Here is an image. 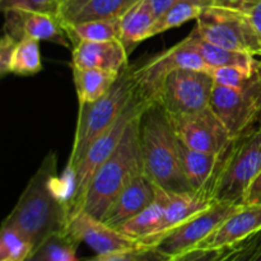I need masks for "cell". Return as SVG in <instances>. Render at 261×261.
<instances>
[{"instance_id":"obj_1","label":"cell","mask_w":261,"mask_h":261,"mask_svg":"<svg viewBox=\"0 0 261 261\" xmlns=\"http://www.w3.org/2000/svg\"><path fill=\"white\" fill-rule=\"evenodd\" d=\"M69 218L70 208L61 194L58 177V158L51 150L3 223L24 233L36 250L50 236L66 231Z\"/></svg>"},{"instance_id":"obj_2","label":"cell","mask_w":261,"mask_h":261,"mask_svg":"<svg viewBox=\"0 0 261 261\" xmlns=\"http://www.w3.org/2000/svg\"><path fill=\"white\" fill-rule=\"evenodd\" d=\"M139 140L142 170L155 186L168 193L194 191L181 167L177 137L160 103L143 112Z\"/></svg>"},{"instance_id":"obj_3","label":"cell","mask_w":261,"mask_h":261,"mask_svg":"<svg viewBox=\"0 0 261 261\" xmlns=\"http://www.w3.org/2000/svg\"><path fill=\"white\" fill-rule=\"evenodd\" d=\"M143 112L130 121L120 144L96 171L76 212L84 211L103 219L125 186L143 172L139 140Z\"/></svg>"},{"instance_id":"obj_4","label":"cell","mask_w":261,"mask_h":261,"mask_svg":"<svg viewBox=\"0 0 261 261\" xmlns=\"http://www.w3.org/2000/svg\"><path fill=\"white\" fill-rule=\"evenodd\" d=\"M134 96L132 69L127 68L120 74L114 87L102 98L92 103L79 105L75 135L65 168L75 173L88 148L112 126Z\"/></svg>"},{"instance_id":"obj_5","label":"cell","mask_w":261,"mask_h":261,"mask_svg":"<svg viewBox=\"0 0 261 261\" xmlns=\"http://www.w3.org/2000/svg\"><path fill=\"white\" fill-rule=\"evenodd\" d=\"M261 171V126L234 138L222 157L209 194L214 201L241 204Z\"/></svg>"},{"instance_id":"obj_6","label":"cell","mask_w":261,"mask_h":261,"mask_svg":"<svg viewBox=\"0 0 261 261\" xmlns=\"http://www.w3.org/2000/svg\"><path fill=\"white\" fill-rule=\"evenodd\" d=\"M211 109L233 139L261 126V61L244 86L232 88L214 84Z\"/></svg>"},{"instance_id":"obj_7","label":"cell","mask_w":261,"mask_h":261,"mask_svg":"<svg viewBox=\"0 0 261 261\" xmlns=\"http://www.w3.org/2000/svg\"><path fill=\"white\" fill-rule=\"evenodd\" d=\"M177 69L209 71L206 64L194 47L190 35L172 47L153 56L140 68L132 70L138 98L148 106L157 103L166 79Z\"/></svg>"},{"instance_id":"obj_8","label":"cell","mask_w":261,"mask_h":261,"mask_svg":"<svg viewBox=\"0 0 261 261\" xmlns=\"http://www.w3.org/2000/svg\"><path fill=\"white\" fill-rule=\"evenodd\" d=\"M195 30L214 45L261 55V37L249 18L239 10L211 5L198 17Z\"/></svg>"},{"instance_id":"obj_9","label":"cell","mask_w":261,"mask_h":261,"mask_svg":"<svg viewBox=\"0 0 261 261\" xmlns=\"http://www.w3.org/2000/svg\"><path fill=\"white\" fill-rule=\"evenodd\" d=\"M213 88L209 71L177 69L166 79L157 103L170 117L195 114L211 107Z\"/></svg>"},{"instance_id":"obj_10","label":"cell","mask_w":261,"mask_h":261,"mask_svg":"<svg viewBox=\"0 0 261 261\" xmlns=\"http://www.w3.org/2000/svg\"><path fill=\"white\" fill-rule=\"evenodd\" d=\"M148 107L144 102L140 101L135 94L132 101L127 103L119 119L112 124L107 132H105L96 142L88 148L84 157L75 170V191H74L73 200L70 203V216L79 209L81 201L93 178L96 171L101 167L102 163L114 153L117 145L121 142L127 125L140 112Z\"/></svg>"},{"instance_id":"obj_11","label":"cell","mask_w":261,"mask_h":261,"mask_svg":"<svg viewBox=\"0 0 261 261\" xmlns=\"http://www.w3.org/2000/svg\"><path fill=\"white\" fill-rule=\"evenodd\" d=\"M241 204L216 201L213 205L196 214L189 221L163 234L154 247L170 256H180L194 250L206 239L214 229L218 228L231 214L239 211Z\"/></svg>"},{"instance_id":"obj_12","label":"cell","mask_w":261,"mask_h":261,"mask_svg":"<svg viewBox=\"0 0 261 261\" xmlns=\"http://www.w3.org/2000/svg\"><path fill=\"white\" fill-rule=\"evenodd\" d=\"M170 121L176 137L191 149L222 154L233 140L211 107L195 114L170 117Z\"/></svg>"},{"instance_id":"obj_13","label":"cell","mask_w":261,"mask_h":261,"mask_svg":"<svg viewBox=\"0 0 261 261\" xmlns=\"http://www.w3.org/2000/svg\"><path fill=\"white\" fill-rule=\"evenodd\" d=\"M66 232L79 244L83 242L91 247L97 255L148 247L139 240L126 236L117 228L109 226L102 219L96 218L84 211L71 214Z\"/></svg>"},{"instance_id":"obj_14","label":"cell","mask_w":261,"mask_h":261,"mask_svg":"<svg viewBox=\"0 0 261 261\" xmlns=\"http://www.w3.org/2000/svg\"><path fill=\"white\" fill-rule=\"evenodd\" d=\"M4 35L13 40L35 38L69 47V36L60 17L28 10H4Z\"/></svg>"},{"instance_id":"obj_15","label":"cell","mask_w":261,"mask_h":261,"mask_svg":"<svg viewBox=\"0 0 261 261\" xmlns=\"http://www.w3.org/2000/svg\"><path fill=\"white\" fill-rule=\"evenodd\" d=\"M261 231V205H241L195 249L222 250L232 247Z\"/></svg>"},{"instance_id":"obj_16","label":"cell","mask_w":261,"mask_h":261,"mask_svg":"<svg viewBox=\"0 0 261 261\" xmlns=\"http://www.w3.org/2000/svg\"><path fill=\"white\" fill-rule=\"evenodd\" d=\"M126 48L120 40L81 41L73 45L71 66L101 69L121 74L127 69Z\"/></svg>"},{"instance_id":"obj_17","label":"cell","mask_w":261,"mask_h":261,"mask_svg":"<svg viewBox=\"0 0 261 261\" xmlns=\"http://www.w3.org/2000/svg\"><path fill=\"white\" fill-rule=\"evenodd\" d=\"M157 198V186L144 172H140L125 186L102 221L114 228L144 211Z\"/></svg>"},{"instance_id":"obj_18","label":"cell","mask_w":261,"mask_h":261,"mask_svg":"<svg viewBox=\"0 0 261 261\" xmlns=\"http://www.w3.org/2000/svg\"><path fill=\"white\" fill-rule=\"evenodd\" d=\"M216 201L212 199L211 194L205 190L189 191V193H168L165 216H163L160 229L154 236L142 240L140 242L145 246L153 247L163 234L182 224L184 222L189 221L196 214L208 209Z\"/></svg>"},{"instance_id":"obj_19","label":"cell","mask_w":261,"mask_h":261,"mask_svg":"<svg viewBox=\"0 0 261 261\" xmlns=\"http://www.w3.org/2000/svg\"><path fill=\"white\" fill-rule=\"evenodd\" d=\"M139 0H69L61 5L64 25L97 19L121 18Z\"/></svg>"},{"instance_id":"obj_20","label":"cell","mask_w":261,"mask_h":261,"mask_svg":"<svg viewBox=\"0 0 261 261\" xmlns=\"http://www.w3.org/2000/svg\"><path fill=\"white\" fill-rule=\"evenodd\" d=\"M177 142L181 167L191 189L194 191L205 190L209 193V189L216 177L217 171L219 170L222 157L226 150L222 154H212V153L191 149L178 138Z\"/></svg>"},{"instance_id":"obj_21","label":"cell","mask_w":261,"mask_h":261,"mask_svg":"<svg viewBox=\"0 0 261 261\" xmlns=\"http://www.w3.org/2000/svg\"><path fill=\"white\" fill-rule=\"evenodd\" d=\"M155 17L149 0H139L121 17V35L120 41L132 53L140 42L149 38L150 30L154 24Z\"/></svg>"},{"instance_id":"obj_22","label":"cell","mask_w":261,"mask_h":261,"mask_svg":"<svg viewBox=\"0 0 261 261\" xmlns=\"http://www.w3.org/2000/svg\"><path fill=\"white\" fill-rule=\"evenodd\" d=\"M167 196L168 191L157 186L155 200L150 205H148L144 211H142L137 216L125 222L124 224H121L117 229L126 236L139 240V241L150 236H154L160 229L163 216H165Z\"/></svg>"},{"instance_id":"obj_23","label":"cell","mask_w":261,"mask_h":261,"mask_svg":"<svg viewBox=\"0 0 261 261\" xmlns=\"http://www.w3.org/2000/svg\"><path fill=\"white\" fill-rule=\"evenodd\" d=\"M79 105L92 103L102 98L116 83L120 74L92 68L71 66Z\"/></svg>"},{"instance_id":"obj_24","label":"cell","mask_w":261,"mask_h":261,"mask_svg":"<svg viewBox=\"0 0 261 261\" xmlns=\"http://www.w3.org/2000/svg\"><path fill=\"white\" fill-rule=\"evenodd\" d=\"M191 41L198 51L199 55L201 56L204 63L209 68V70L213 68H221V66H228V65H240V66H254L257 63L254 55L249 53H242V51L229 50V48L221 47L218 45L209 42V41L204 40L198 31L194 30L190 33Z\"/></svg>"},{"instance_id":"obj_25","label":"cell","mask_w":261,"mask_h":261,"mask_svg":"<svg viewBox=\"0 0 261 261\" xmlns=\"http://www.w3.org/2000/svg\"><path fill=\"white\" fill-rule=\"evenodd\" d=\"M211 5H213L212 0H176L163 14L155 19L150 30L149 38L172 28L180 27L189 20L198 19L204 9Z\"/></svg>"},{"instance_id":"obj_26","label":"cell","mask_w":261,"mask_h":261,"mask_svg":"<svg viewBox=\"0 0 261 261\" xmlns=\"http://www.w3.org/2000/svg\"><path fill=\"white\" fill-rule=\"evenodd\" d=\"M64 27L73 45L81 41L120 40L121 18L88 20L76 24H66Z\"/></svg>"},{"instance_id":"obj_27","label":"cell","mask_w":261,"mask_h":261,"mask_svg":"<svg viewBox=\"0 0 261 261\" xmlns=\"http://www.w3.org/2000/svg\"><path fill=\"white\" fill-rule=\"evenodd\" d=\"M42 69L40 41L22 38L17 41L12 53L9 70L17 75H35Z\"/></svg>"},{"instance_id":"obj_28","label":"cell","mask_w":261,"mask_h":261,"mask_svg":"<svg viewBox=\"0 0 261 261\" xmlns=\"http://www.w3.org/2000/svg\"><path fill=\"white\" fill-rule=\"evenodd\" d=\"M78 246L79 242L64 231L48 237L36 250H38L45 261H78Z\"/></svg>"},{"instance_id":"obj_29","label":"cell","mask_w":261,"mask_h":261,"mask_svg":"<svg viewBox=\"0 0 261 261\" xmlns=\"http://www.w3.org/2000/svg\"><path fill=\"white\" fill-rule=\"evenodd\" d=\"M32 251V244L24 233L10 224L3 223L0 233V260L24 261Z\"/></svg>"},{"instance_id":"obj_30","label":"cell","mask_w":261,"mask_h":261,"mask_svg":"<svg viewBox=\"0 0 261 261\" xmlns=\"http://www.w3.org/2000/svg\"><path fill=\"white\" fill-rule=\"evenodd\" d=\"M259 60L254 66H240V65H228V66H221V68H213L209 70V74L213 78L214 84L217 86L223 87H232V88H237L241 87L251 78L254 74L255 69H256Z\"/></svg>"},{"instance_id":"obj_31","label":"cell","mask_w":261,"mask_h":261,"mask_svg":"<svg viewBox=\"0 0 261 261\" xmlns=\"http://www.w3.org/2000/svg\"><path fill=\"white\" fill-rule=\"evenodd\" d=\"M61 0H0L2 10L18 9L28 10V12L46 13V14L60 17Z\"/></svg>"},{"instance_id":"obj_32","label":"cell","mask_w":261,"mask_h":261,"mask_svg":"<svg viewBox=\"0 0 261 261\" xmlns=\"http://www.w3.org/2000/svg\"><path fill=\"white\" fill-rule=\"evenodd\" d=\"M232 247L222 250L194 249L180 255V256H176L173 261H222L229 254Z\"/></svg>"},{"instance_id":"obj_33","label":"cell","mask_w":261,"mask_h":261,"mask_svg":"<svg viewBox=\"0 0 261 261\" xmlns=\"http://www.w3.org/2000/svg\"><path fill=\"white\" fill-rule=\"evenodd\" d=\"M255 241H256V233L246 239L245 241L234 245L229 254L222 261H247L255 246Z\"/></svg>"},{"instance_id":"obj_34","label":"cell","mask_w":261,"mask_h":261,"mask_svg":"<svg viewBox=\"0 0 261 261\" xmlns=\"http://www.w3.org/2000/svg\"><path fill=\"white\" fill-rule=\"evenodd\" d=\"M17 41L13 40L8 35H3L2 41H0V73L2 75L10 74V59H12L13 48H14Z\"/></svg>"},{"instance_id":"obj_35","label":"cell","mask_w":261,"mask_h":261,"mask_svg":"<svg viewBox=\"0 0 261 261\" xmlns=\"http://www.w3.org/2000/svg\"><path fill=\"white\" fill-rule=\"evenodd\" d=\"M242 205H261V171L247 188Z\"/></svg>"},{"instance_id":"obj_36","label":"cell","mask_w":261,"mask_h":261,"mask_svg":"<svg viewBox=\"0 0 261 261\" xmlns=\"http://www.w3.org/2000/svg\"><path fill=\"white\" fill-rule=\"evenodd\" d=\"M241 13L249 18L252 27L261 37V0H252Z\"/></svg>"},{"instance_id":"obj_37","label":"cell","mask_w":261,"mask_h":261,"mask_svg":"<svg viewBox=\"0 0 261 261\" xmlns=\"http://www.w3.org/2000/svg\"><path fill=\"white\" fill-rule=\"evenodd\" d=\"M144 249H138V250H129V251H119V252H111V254H105V255H97V261H134L140 255V252Z\"/></svg>"},{"instance_id":"obj_38","label":"cell","mask_w":261,"mask_h":261,"mask_svg":"<svg viewBox=\"0 0 261 261\" xmlns=\"http://www.w3.org/2000/svg\"><path fill=\"white\" fill-rule=\"evenodd\" d=\"M175 257L170 256V255L165 254V252L160 251L157 247H147L140 252L139 256L134 261H173Z\"/></svg>"},{"instance_id":"obj_39","label":"cell","mask_w":261,"mask_h":261,"mask_svg":"<svg viewBox=\"0 0 261 261\" xmlns=\"http://www.w3.org/2000/svg\"><path fill=\"white\" fill-rule=\"evenodd\" d=\"M213 5L222 8H228V9H234L242 12L252 0H212Z\"/></svg>"},{"instance_id":"obj_40","label":"cell","mask_w":261,"mask_h":261,"mask_svg":"<svg viewBox=\"0 0 261 261\" xmlns=\"http://www.w3.org/2000/svg\"><path fill=\"white\" fill-rule=\"evenodd\" d=\"M176 0H149L150 7H152L153 12H154L155 17H160L161 14L166 12L171 5L175 3Z\"/></svg>"},{"instance_id":"obj_41","label":"cell","mask_w":261,"mask_h":261,"mask_svg":"<svg viewBox=\"0 0 261 261\" xmlns=\"http://www.w3.org/2000/svg\"><path fill=\"white\" fill-rule=\"evenodd\" d=\"M247 261H261V231L256 233V241Z\"/></svg>"},{"instance_id":"obj_42","label":"cell","mask_w":261,"mask_h":261,"mask_svg":"<svg viewBox=\"0 0 261 261\" xmlns=\"http://www.w3.org/2000/svg\"><path fill=\"white\" fill-rule=\"evenodd\" d=\"M24 261H45V260L42 259V256H41V254L38 252V250H33Z\"/></svg>"},{"instance_id":"obj_43","label":"cell","mask_w":261,"mask_h":261,"mask_svg":"<svg viewBox=\"0 0 261 261\" xmlns=\"http://www.w3.org/2000/svg\"><path fill=\"white\" fill-rule=\"evenodd\" d=\"M0 261H18V260H14V259H5V260H0Z\"/></svg>"},{"instance_id":"obj_44","label":"cell","mask_w":261,"mask_h":261,"mask_svg":"<svg viewBox=\"0 0 261 261\" xmlns=\"http://www.w3.org/2000/svg\"><path fill=\"white\" fill-rule=\"evenodd\" d=\"M88 261H97V260H96V257H93V259H91V260H88Z\"/></svg>"},{"instance_id":"obj_45","label":"cell","mask_w":261,"mask_h":261,"mask_svg":"<svg viewBox=\"0 0 261 261\" xmlns=\"http://www.w3.org/2000/svg\"><path fill=\"white\" fill-rule=\"evenodd\" d=\"M61 2H63V4H64V3H66V2H69V0H61Z\"/></svg>"}]
</instances>
